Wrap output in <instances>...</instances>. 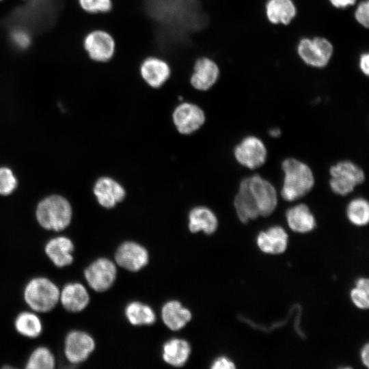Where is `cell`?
I'll use <instances>...</instances> for the list:
<instances>
[{
  "instance_id": "21",
  "label": "cell",
  "mask_w": 369,
  "mask_h": 369,
  "mask_svg": "<svg viewBox=\"0 0 369 369\" xmlns=\"http://www.w3.org/2000/svg\"><path fill=\"white\" fill-rule=\"evenodd\" d=\"M286 217L289 228L298 233H308L316 227V219L310 208L299 204L286 210Z\"/></svg>"
},
{
  "instance_id": "8",
  "label": "cell",
  "mask_w": 369,
  "mask_h": 369,
  "mask_svg": "<svg viewBox=\"0 0 369 369\" xmlns=\"http://www.w3.org/2000/svg\"><path fill=\"white\" fill-rule=\"evenodd\" d=\"M329 174V186L331 191L341 196L351 193L365 180L364 171L350 161H340L332 165Z\"/></svg>"
},
{
  "instance_id": "35",
  "label": "cell",
  "mask_w": 369,
  "mask_h": 369,
  "mask_svg": "<svg viewBox=\"0 0 369 369\" xmlns=\"http://www.w3.org/2000/svg\"><path fill=\"white\" fill-rule=\"evenodd\" d=\"M359 66L364 74L368 75L369 72V56L368 53H365L361 55Z\"/></svg>"
},
{
  "instance_id": "16",
  "label": "cell",
  "mask_w": 369,
  "mask_h": 369,
  "mask_svg": "<svg viewBox=\"0 0 369 369\" xmlns=\"http://www.w3.org/2000/svg\"><path fill=\"white\" fill-rule=\"evenodd\" d=\"M115 258L120 266L131 271H137L147 264L148 254L139 244L128 241L118 247Z\"/></svg>"
},
{
  "instance_id": "9",
  "label": "cell",
  "mask_w": 369,
  "mask_h": 369,
  "mask_svg": "<svg viewBox=\"0 0 369 369\" xmlns=\"http://www.w3.org/2000/svg\"><path fill=\"white\" fill-rule=\"evenodd\" d=\"M83 277L92 290L98 292H105L115 279L116 268L110 260L99 258L85 268Z\"/></svg>"
},
{
  "instance_id": "12",
  "label": "cell",
  "mask_w": 369,
  "mask_h": 369,
  "mask_svg": "<svg viewBox=\"0 0 369 369\" xmlns=\"http://www.w3.org/2000/svg\"><path fill=\"white\" fill-rule=\"evenodd\" d=\"M298 53L308 64L315 67H323L329 62L332 53L331 44L325 38H305L298 46Z\"/></svg>"
},
{
  "instance_id": "14",
  "label": "cell",
  "mask_w": 369,
  "mask_h": 369,
  "mask_svg": "<svg viewBox=\"0 0 369 369\" xmlns=\"http://www.w3.org/2000/svg\"><path fill=\"white\" fill-rule=\"evenodd\" d=\"M83 44L89 57L96 62L109 61L115 51L113 38L102 30H94L89 33L84 39Z\"/></svg>"
},
{
  "instance_id": "28",
  "label": "cell",
  "mask_w": 369,
  "mask_h": 369,
  "mask_svg": "<svg viewBox=\"0 0 369 369\" xmlns=\"http://www.w3.org/2000/svg\"><path fill=\"white\" fill-rule=\"evenodd\" d=\"M346 216L357 226H366L369 221V204L363 197L353 199L347 205Z\"/></svg>"
},
{
  "instance_id": "1",
  "label": "cell",
  "mask_w": 369,
  "mask_h": 369,
  "mask_svg": "<svg viewBox=\"0 0 369 369\" xmlns=\"http://www.w3.org/2000/svg\"><path fill=\"white\" fill-rule=\"evenodd\" d=\"M143 9L154 25L156 44L165 53L187 46L209 21L199 0H144Z\"/></svg>"
},
{
  "instance_id": "5",
  "label": "cell",
  "mask_w": 369,
  "mask_h": 369,
  "mask_svg": "<svg viewBox=\"0 0 369 369\" xmlns=\"http://www.w3.org/2000/svg\"><path fill=\"white\" fill-rule=\"evenodd\" d=\"M284 180L281 195L288 202H292L308 194L314 185V176L311 168L305 163L287 158L282 163Z\"/></svg>"
},
{
  "instance_id": "2",
  "label": "cell",
  "mask_w": 369,
  "mask_h": 369,
  "mask_svg": "<svg viewBox=\"0 0 369 369\" xmlns=\"http://www.w3.org/2000/svg\"><path fill=\"white\" fill-rule=\"evenodd\" d=\"M277 201L274 186L261 176L256 174L241 181L234 205L238 219L246 223L259 216L271 215L277 206Z\"/></svg>"
},
{
  "instance_id": "24",
  "label": "cell",
  "mask_w": 369,
  "mask_h": 369,
  "mask_svg": "<svg viewBox=\"0 0 369 369\" xmlns=\"http://www.w3.org/2000/svg\"><path fill=\"white\" fill-rule=\"evenodd\" d=\"M189 228L191 232L195 233L203 231L210 234L215 232L217 228V219L214 213L204 206L194 208L189 215Z\"/></svg>"
},
{
  "instance_id": "4",
  "label": "cell",
  "mask_w": 369,
  "mask_h": 369,
  "mask_svg": "<svg viewBox=\"0 0 369 369\" xmlns=\"http://www.w3.org/2000/svg\"><path fill=\"white\" fill-rule=\"evenodd\" d=\"M59 291L60 286L52 277L38 274L25 282L20 297L25 308L42 316L59 307Z\"/></svg>"
},
{
  "instance_id": "34",
  "label": "cell",
  "mask_w": 369,
  "mask_h": 369,
  "mask_svg": "<svg viewBox=\"0 0 369 369\" xmlns=\"http://www.w3.org/2000/svg\"><path fill=\"white\" fill-rule=\"evenodd\" d=\"M13 40L18 46L25 48L30 43V37L22 30L17 31L13 33Z\"/></svg>"
},
{
  "instance_id": "36",
  "label": "cell",
  "mask_w": 369,
  "mask_h": 369,
  "mask_svg": "<svg viewBox=\"0 0 369 369\" xmlns=\"http://www.w3.org/2000/svg\"><path fill=\"white\" fill-rule=\"evenodd\" d=\"M356 0H330L333 5L338 8H345L349 5H352L355 3Z\"/></svg>"
},
{
  "instance_id": "11",
  "label": "cell",
  "mask_w": 369,
  "mask_h": 369,
  "mask_svg": "<svg viewBox=\"0 0 369 369\" xmlns=\"http://www.w3.org/2000/svg\"><path fill=\"white\" fill-rule=\"evenodd\" d=\"M237 162L251 169L261 167L267 157V150L258 137L249 135L243 138L234 150Z\"/></svg>"
},
{
  "instance_id": "23",
  "label": "cell",
  "mask_w": 369,
  "mask_h": 369,
  "mask_svg": "<svg viewBox=\"0 0 369 369\" xmlns=\"http://www.w3.org/2000/svg\"><path fill=\"white\" fill-rule=\"evenodd\" d=\"M162 318L169 329L177 331L184 327L191 320V314L180 302L170 301L162 308Z\"/></svg>"
},
{
  "instance_id": "22",
  "label": "cell",
  "mask_w": 369,
  "mask_h": 369,
  "mask_svg": "<svg viewBox=\"0 0 369 369\" xmlns=\"http://www.w3.org/2000/svg\"><path fill=\"white\" fill-rule=\"evenodd\" d=\"M57 358L52 348L46 344H38L31 349L24 361L25 369H55Z\"/></svg>"
},
{
  "instance_id": "38",
  "label": "cell",
  "mask_w": 369,
  "mask_h": 369,
  "mask_svg": "<svg viewBox=\"0 0 369 369\" xmlns=\"http://www.w3.org/2000/svg\"><path fill=\"white\" fill-rule=\"evenodd\" d=\"M369 282L367 278L361 277L356 281V287L363 288L369 291Z\"/></svg>"
},
{
  "instance_id": "13",
  "label": "cell",
  "mask_w": 369,
  "mask_h": 369,
  "mask_svg": "<svg viewBox=\"0 0 369 369\" xmlns=\"http://www.w3.org/2000/svg\"><path fill=\"white\" fill-rule=\"evenodd\" d=\"M12 326L17 335L28 340H38L44 332L42 315L27 308L14 315Z\"/></svg>"
},
{
  "instance_id": "30",
  "label": "cell",
  "mask_w": 369,
  "mask_h": 369,
  "mask_svg": "<svg viewBox=\"0 0 369 369\" xmlns=\"http://www.w3.org/2000/svg\"><path fill=\"white\" fill-rule=\"evenodd\" d=\"M81 8L92 14L107 12L112 8L111 0H79Z\"/></svg>"
},
{
  "instance_id": "27",
  "label": "cell",
  "mask_w": 369,
  "mask_h": 369,
  "mask_svg": "<svg viewBox=\"0 0 369 369\" xmlns=\"http://www.w3.org/2000/svg\"><path fill=\"white\" fill-rule=\"evenodd\" d=\"M125 315L128 321L134 325H152L156 316L152 309L139 302H132L127 305Z\"/></svg>"
},
{
  "instance_id": "3",
  "label": "cell",
  "mask_w": 369,
  "mask_h": 369,
  "mask_svg": "<svg viewBox=\"0 0 369 369\" xmlns=\"http://www.w3.org/2000/svg\"><path fill=\"white\" fill-rule=\"evenodd\" d=\"M34 218L42 231L51 234L63 233L72 224L74 209L66 197L59 193H51L37 202Z\"/></svg>"
},
{
  "instance_id": "19",
  "label": "cell",
  "mask_w": 369,
  "mask_h": 369,
  "mask_svg": "<svg viewBox=\"0 0 369 369\" xmlns=\"http://www.w3.org/2000/svg\"><path fill=\"white\" fill-rule=\"evenodd\" d=\"M219 74V68L213 61L200 58L195 63L191 83L197 90H207L215 83Z\"/></svg>"
},
{
  "instance_id": "7",
  "label": "cell",
  "mask_w": 369,
  "mask_h": 369,
  "mask_svg": "<svg viewBox=\"0 0 369 369\" xmlns=\"http://www.w3.org/2000/svg\"><path fill=\"white\" fill-rule=\"evenodd\" d=\"M75 243L66 232L53 234L42 245V253L57 269H64L74 262Z\"/></svg>"
},
{
  "instance_id": "15",
  "label": "cell",
  "mask_w": 369,
  "mask_h": 369,
  "mask_svg": "<svg viewBox=\"0 0 369 369\" xmlns=\"http://www.w3.org/2000/svg\"><path fill=\"white\" fill-rule=\"evenodd\" d=\"M173 121L182 134H190L197 130L205 121L204 111L197 105L184 102L174 111Z\"/></svg>"
},
{
  "instance_id": "32",
  "label": "cell",
  "mask_w": 369,
  "mask_h": 369,
  "mask_svg": "<svg viewBox=\"0 0 369 369\" xmlns=\"http://www.w3.org/2000/svg\"><path fill=\"white\" fill-rule=\"evenodd\" d=\"M355 18L359 24L368 28L369 25L368 1L361 2L355 11Z\"/></svg>"
},
{
  "instance_id": "40",
  "label": "cell",
  "mask_w": 369,
  "mask_h": 369,
  "mask_svg": "<svg viewBox=\"0 0 369 369\" xmlns=\"http://www.w3.org/2000/svg\"><path fill=\"white\" fill-rule=\"evenodd\" d=\"M0 1H2V0H0Z\"/></svg>"
},
{
  "instance_id": "18",
  "label": "cell",
  "mask_w": 369,
  "mask_h": 369,
  "mask_svg": "<svg viewBox=\"0 0 369 369\" xmlns=\"http://www.w3.org/2000/svg\"><path fill=\"white\" fill-rule=\"evenodd\" d=\"M288 240L285 230L281 226H274L259 232L256 243L259 249L265 254H280L286 251Z\"/></svg>"
},
{
  "instance_id": "20",
  "label": "cell",
  "mask_w": 369,
  "mask_h": 369,
  "mask_svg": "<svg viewBox=\"0 0 369 369\" xmlns=\"http://www.w3.org/2000/svg\"><path fill=\"white\" fill-rule=\"evenodd\" d=\"M141 75L151 87H161L168 79L170 68L163 60L154 57L146 58L140 66Z\"/></svg>"
},
{
  "instance_id": "6",
  "label": "cell",
  "mask_w": 369,
  "mask_h": 369,
  "mask_svg": "<svg viewBox=\"0 0 369 369\" xmlns=\"http://www.w3.org/2000/svg\"><path fill=\"white\" fill-rule=\"evenodd\" d=\"M95 348V340L89 333L73 329L68 331L64 336L62 357L67 364L78 366L90 357Z\"/></svg>"
},
{
  "instance_id": "39",
  "label": "cell",
  "mask_w": 369,
  "mask_h": 369,
  "mask_svg": "<svg viewBox=\"0 0 369 369\" xmlns=\"http://www.w3.org/2000/svg\"><path fill=\"white\" fill-rule=\"evenodd\" d=\"M269 133L273 137H277L280 135L281 132L279 128H275L271 129Z\"/></svg>"
},
{
  "instance_id": "33",
  "label": "cell",
  "mask_w": 369,
  "mask_h": 369,
  "mask_svg": "<svg viewBox=\"0 0 369 369\" xmlns=\"http://www.w3.org/2000/svg\"><path fill=\"white\" fill-rule=\"evenodd\" d=\"M212 369H232L235 368L234 364L226 357H219L215 359L210 366Z\"/></svg>"
},
{
  "instance_id": "26",
  "label": "cell",
  "mask_w": 369,
  "mask_h": 369,
  "mask_svg": "<svg viewBox=\"0 0 369 369\" xmlns=\"http://www.w3.org/2000/svg\"><path fill=\"white\" fill-rule=\"evenodd\" d=\"M296 9L291 0H269L266 4V15L274 24H288L294 18Z\"/></svg>"
},
{
  "instance_id": "37",
  "label": "cell",
  "mask_w": 369,
  "mask_h": 369,
  "mask_svg": "<svg viewBox=\"0 0 369 369\" xmlns=\"http://www.w3.org/2000/svg\"><path fill=\"white\" fill-rule=\"evenodd\" d=\"M368 344L366 343L362 348L361 351V359L362 361V363L368 368V364H369V355H368Z\"/></svg>"
},
{
  "instance_id": "29",
  "label": "cell",
  "mask_w": 369,
  "mask_h": 369,
  "mask_svg": "<svg viewBox=\"0 0 369 369\" xmlns=\"http://www.w3.org/2000/svg\"><path fill=\"white\" fill-rule=\"evenodd\" d=\"M18 185V180L13 169L7 165H0V196L12 195Z\"/></svg>"
},
{
  "instance_id": "25",
  "label": "cell",
  "mask_w": 369,
  "mask_h": 369,
  "mask_svg": "<svg viewBox=\"0 0 369 369\" xmlns=\"http://www.w3.org/2000/svg\"><path fill=\"white\" fill-rule=\"evenodd\" d=\"M190 352L189 344L186 340L173 338L163 345V358L166 363L180 367L187 361Z\"/></svg>"
},
{
  "instance_id": "10",
  "label": "cell",
  "mask_w": 369,
  "mask_h": 369,
  "mask_svg": "<svg viewBox=\"0 0 369 369\" xmlns=\"http://www.w3.org/2000/svg\"><path fill=\"white\" fill-rule=\"evenodd\" d=\"M90 303L87 287L79 281H68L60 286L59 306L68 314H76L85 310Z\"/></svg>"
},
{
  "instance_id": "31",
  "label": "cell",
  "mask_w": 369,
  "mask_h": 369,
  "mask_svg": "<svg viewBox=\"0 0 369 369\" xmlns=\"http://www.w3.org/2000/svg\"><path fill=\"white\" fill-rule=\"evenodd\" d=\"M353 303L360 309H368L369 306V291L356 287L351 291Z\"/></svg>"
},
{
  "instance_id": "17",
  "label": "cell",
  "mask_w": 369,
  "mask_h": 369,
  "mask_svg": "<svg viewBox=\"0 0 369 369\" xmlns=\"http://www.w3.org/2000/svg\"><path fill=\"white\" fill-rule=\"evenodd\" d=\"M92 191L99 205L106 208L113 207L125 196L124 188L109 177L97 179Z\"/></svg>"
}]
</instances>
